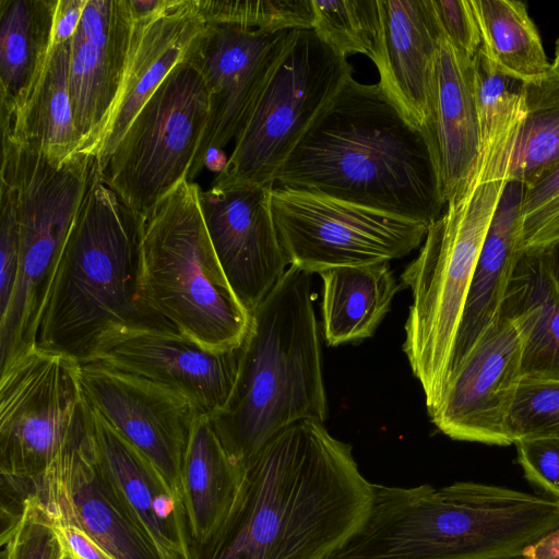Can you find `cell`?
I'll return each instance as SVG.
<instances>
[{
	"label": "cell",
	"instance_id": "8",
	"mask_svg": "<svg viewBox=\"0 0 559 559\" xmlns=\"http://www.w3.org/2000/svg\"><path fill=\"white\" fill-rule=\"evenodd\" d=\"M352 71L346 58L312 28L297 29L213 181L274 186L294 148Z\"/></svg>",
	"mask_w": 559,
	"mask_h": 559
},
{
	"label": "cell",
	"instance_id": "10",
	"mask_svg": "<svg viewBox=\"0 0 559 559\" xmlns=\"http://www.w3.org/2000/svg\"><path fill=\"white\" fill-rule=\"evenodd\" d=\"M207 116L204 79L185 59L143 105L100 166L103 180L145 219L163 198L188 179Z\"/></svg>",
	"mask_w": 559,
	"mask_h": 559
},
{
	"label": "cell",
	"instance_id": "16",
	"mask_svg": "<svg viewBox=\"0 0 559 559\" xmlns=\"http://www.w3.org/2000/svg\"><path fill=\"white\" fill-rule=\"evenodd\" d=\"M523 343L516 324L500 314L450 377L432 423L454 440L514 444L510 415L522 369Z\"/></svg>",
	"mask_w": 559,
	"mask_h": 559
},
{
	"label": "cell",
	"instance_id": "37",
	"mask_svg": "<svg viewBox=\"0 0 559 559\" xmlns=\"http://www.w3.org/2000/svg\"><path fill=\"white\" fill-rule=\"evenodd\" d=\"M514 444L526 479L559 501V435L523 438Z\"/></svg>",
	"mask_w": 559,
	"mask_h": 559
},
{
	"label": "cell",
	"instance_id": "28",
	"mask_svg": "<svg viewBox=\"0 0 559 559\" xmlns=\"http://www.w3.org/2000/svg\"><path fill=\"white\" fill-rule=\"evenodd\" d=\"M71 39L51 47L43 74L23 108L1 131L38 146L50 159L63 162L81 152L70 99Z\"/></svg>",
	"mask_w": 559,
	"mask_h": 559
},
{
	"label": "cell",
	"instance_id": "44",
	"mask_svg": "<svg viewBox=\"0 0 559 559\" xmlns=\"http://www.w3.org/2000/svg\"><path fill=\"white\" fill-rule=\"evenodd\" d=\"M537 248L540 249L550 278L559 290V239Z\"/></svg>",
	"mask_w": 559,
	"mask_h": 559
},
{
	"label": "cell",
	"instance_id": "14",
	"mask_svg": "<svg viewBox=\"0 0 559 559\" xmlns=\"http://www.w3.org/2000/svg\"><path fill=\"white\" fill-rule=\"evenodd\" d=\"M61 521L75 524L117 559H164L105 474L83 401L69 438L32 489Z\"/></svg>",
	"mask_w": 559,
	"mask_h": 559
},
{
	"label": "cell",
	"instance_id": "20",
	"mask_svg": "<svg viewBox=\"0 0 559 559\" xmlns=\"http://www.w3.org/2000/svg\"><path fill=\"white\" fill-rule=\"evenodd\" d=\"M425 134L448 204L463 194L473 177L480 154V133L473 59L455 49L442 32Z\"/></svg>",
	"mask_w": 559,
	"mask_h": 559
},
{
	"label": "cell",
	"instance_id": "31",
	"mask_svg": "<svg viewBox=\"0 0 559 559\" xmlns=\"http://www.w3.org/2000/svg\"><path fill=\"white\" fill-rule=\"evenodd\" d=\"M473 62L480 148L515 139L526 115V82L500 69L481 48Z\"/></svg>",
	"mask_w": 559,
	"mask_h": 559
},
{
	"label": "cell",
	"instance_id": "18",
	"mask_svg": "<svg viewBox=\"0 0 559 559\" xmlns=\"http://www.w3.org/2000/svg\"><path fill=\"white\" fill-rule=\"evenodd\" d=\"M134 20L128 0H87L71 38L70 99L81 152L98 155L123 81Z\"/></svg>",
	"mask_w": 559,
	"mask_h": 559
},
{
	"label": "cell",
	"instance_id": "7",
	"mask_svg": "<svg viewBox=\"0 0 559 559\" xmlns=\"http://www.w3.org/2000/svg\"><path fill=\"white\" fill-rule=\"evenodd\" d=\"M200 187L185 179L143 222L136 300L146 322L217 352L238 348L251 314L230 288L203 221Z\"/></svg>",
	"mask_w": 559,
	"mask_h": 559
},
{
	"label": "cell",
	"instance_id": "23",
	"mask_svg": "<svg viewBox=\"0 0 559 559\" xmlns=\"http://www.w3.org/2000/svg\"><path fill=\"white\" fill-rule=\"evenodd\" d=\"M524 192V183L508 180L500 195L469 285L450 361L449 379L500 316L509 282L525 250L522 238Z\"/></svg>",
	"mask_w": 559,
	"mask_h": 559
},
{
	"label": "cell",
	"instance_id": "35",
	"mask_svg": "<svg viewBox=\"0 0 559 559\" xmlns=\"http://www.w3.org/2000/svg\"><path fill=\"white\" fill-rule=\"evenodd\" d=\"M513 441L559 435V377L523 376L510 415Z\"/></svg>",
	"mask_w": 559,
	"mask_h": 559
},
{
	"label": "cell",
	"instance_id": "1",
	"mask_svg": "<svg viewBox=\"0 0 559 559\" xmlns=\"http://www.w3.org/2000/svg\"><path fill=\"white\" fill-rule=\"evenodd\" d=\"M238 496L189 559H329L365 524L373 483L322 421H297L245 465Z\"/></svg>",
	"mask_w": 559,
	"mask_h": 559
},
{
	"label": "cell",
	"instance_id": "36",
	"mask_svg": "<svg viewBox=\"0 0 559 559\" xmlns=\"http://www.w3.org/2000/svg\"><path fill=\"white\" fill-rule=\"evenodd\" d=\"M522 219L524 249L559 239V163L525 186Z\"/></svg>",
	"mask_w": 559,
	"mask_h": 559
},
{
	"label": "cell",
	"instance_id": "39",
	"mask_svg": "<svg viewBox=\"0 0 559 559\" xmlns=\"http://www.w3.org/2000/svg\"><path fill=\"white\" fill-rule=\"evenodd\" d=\"M444 37L464 56L473 59L481 48V34L471 0H431Z\"/></svg>",
	"mask_w": 559,
	"mask_h": 559
},
{
	"label": "cell",
	"instance_id": "24",
	"mask_svg": "<svg viewBox=\"0 0 559 559\" xmlns=\"http://www.w3.org/2000/svg\"><path fill=\"white\" fill-rule=\"evenodd\" d=\"M58 0H0V122L31 97L52 47Z\"/></svg>",
	"mask_w": 559,
	"mask_h": 559
},
{
	"label": "cell",
	"instance_id": "29",
	"mask_svg": "<svg viewBox=\"0 0 559 559\" xmlns=\"http://www.w3.org/2000/svg\"><path fill=\"white\" fill-rule=\"evenodd\" d=\"M483 51L503 71L525 82L551 69L525 4L516 0H471Z\"/></svg>",
	"mask_w": 559,
	"mask_h": 559
},
{
	"label": "cell",
	"instance_id": "40",
	"mask_svg": "<svg viewBox=\"0 0 559 559\" xmlns=\"http://www.w3.org/2000/svg\"><path fill=\"white\" fill-rule=\"evenodd\" d=\"M56 530L69 559H117L75 524L57 518Z\"/></svg>",
	"mask_w": 559,
	"mask_h": 559
},
{
	"label": "cell",
	"instance_id": "5",
	"mask_svg": "<svg viewBox=\"0 0 559 559\" xmlns=\"http://www.w3.org/2000/svg\"><path fill=\"white\" fill-rule=\"evenodd\" d=\"M509 157L480 152L473 177L428 229L424 246L401 275L413 302L403 350L420 382L428 413L440 403L478 254L508 182Z\"/></svg>",
	"mask_w": 559,
	"mask_h": 559
},
{
	"label": "cell",
	"instance_id": "26",
	"mask_svg": "<svg viewBox=\"0 0 559 559\" xmlns=\"http://www.w3.org/2000/svg\"><path fill=\"white\" fill-rule=\"evenodd\" d=\"M500 314L511 319L521 333L523 376L559 377V290L539 248L522 253Z\"/></svg>",
	"mask_w": 559,
	"mask_h": 559
},
{
	"label": "cell",
	"instance_id": "4",
	"mask_svg": "<svg viewBox=\"0 0 559 559\" xmlns=\"http://www.w3.org/2000/svg\"><path fill=\"white\" fill-rule=\"evenodd\" d=\"M250 314L233 391L209 415L242 466L284 428L328 416L311 274L290 265Z\"/></svg>",
	"mask_w": 559,
	"mask_h": 559
},
{
	"label": "cell",
	"instance_id": "3",
	"mask_svg": "<svg viewBox=\"0 0 559 559\" xmlns=\"http://www.w3.org/2000/svg\"><path fill=\"white\" fill-rule=\"evenodd\" d=\"M559 522V501L507 487L373 484L361 528L329 559H513Z\"/></svg>",
	"mask_w": 559,
	"mask_h": 559
},
{
	"label": "cell",
	"instance_id": "19",
	"mask_svg": "<svg viewBox=\"0 0 559 559\" xmlns=\"http://www.w3.org/2000/svg\"><path fill=\"white\" fill-rule=\"evenodd\" d=\"M88 411L97 459L132 515L164 559H189L191 540L181 499L143 453L90 405Z\"/></svg>",
	"mask_w": 559,
	"mask_h": 559
},
{
	"label": "cell",
	"instance_id": "27",
	"mask_svg": "<svg viewBox=\"0 0 559 559\" xmlns=\"http://www.w3.org/2000/svg\"><path fill=\"white\" fill-rule=\"evenodd\" d=\"M319 274L323 281V331L331 346L371 336L402 288L389 262L334 267Z\"/></svg>",
	"mask_w": 559,
	"mask_h": 559
},
{
	"label": "cell",
	"instance_id": "30",
	"mask_svg": "<svg viewBox=\"0 0 559 559\" xmlns=\"http://www.w3.org/2000/svg\"><path fill=\"white\" fill-rule=\"evenodd\" d=\"M525 104L508 180L530 186L559 163V75L550 69L544 76L526 82Z\"/></svg>",
	"mask_w": 559,
	"mask_h": 559
},
{
	"label": "cell",
	"instance_id": "9",
	"mask_svg": "<svg viewBox=\"0 0 559 559\" xmlns=\"http://www.w3.org/2000/svg\"><path fill=\"white\" fill-rule=\"evenodd\" d=\"M84 401L80 361L34 346L1 366V499L19 501L60 455Z\"/></svg>",
	"mask_w": 559,
	"mask_h": 559
},
{
	"label": "cell",
	"instance_id": "32",
	"mask_svg": "<svg viewBox=\"0 0 559 559\" xmlns=\"http://www.w3.org/2000/svg\"><path fill=\"white\" fill-rule=\"evenodd\" d=\"M312 29L343 57L362 53L379 64L382 20L378 0H311Z\"/></svg>",
	"mask_w": 559,
	"mask_h": 559
},
{
	"label": "cell",
	"instance_id": "2",
	"mask_svg": "<svg viewBox=\"0 0 559 559\" xmlns=\"http://www.w3.org/2000/svg\"><path fill=\"white\" fill-rule=\"evenodd\" d=\"M274 187L431 226L447 206L427 135L382 86L349 76L281 168Z\"/></svg>",
	"mask_w": 559,
	"mask_h": 559
},
{
	"label": "cell",
	"instance_id": "22",
	"mask_svg": "<svg viewBox=\"0 0 559 559\" xmlns=\"http://www.w3.org/2000/svg\"><path fill=\"white\" fill-rule=\"evenodd\" d=\"M204 27L190 0H176L165 12L134 21L122 85L98 153L100 166L143 105L169 72L186 59Z\"/></svg>",
	"mask_w": 559,
	"mask_h": 559
},
{
	"label": "cell",
	"instance_id": "41",
	"mask_svg": "<svg viewBox=\"0 0 559 559\" xmlns=\"http://www.w3.org/2000/svg\"><path fill=\"white\" fill-rule=\"evenodd\" d=\"M87 0H58L52 45L69 40L74 35Z\"/></svg>",
	"mask_w": 559,
	"mask_h": 559
},
{
	"label": "cell",
	"instance_id": "38",
	"mask_svg": "<svg viewBox=\"0 0 559 559\" xmlns=\"http://www.w3.org/2000/svg\"><path fill=\"white\" fill-rule=\"evenodd\" d=\"M0 316L9 308L20 267V231L15 197L12 189L0 181Z\"/></svg>",
	"mask_w": 559,
	"mask_h": 559
},
{
	"label": "cell",
	"instance_id": "33",
	"mask_svg": "<svg viewBox=\"0 0 559 559\" xmlns=\"http://www.w3.org/2000/svg\"><path fill=\"white\" fill-rule=\"evenodd\" d=\"M0 510V559H69L56 530V513L38 496Z\"/></svg>",
	"mask_w": 559,
	"mask_h": 559
},
{
	"label": "cell",
	"instance_id": "11",
	"mask_svg": "<svg viewBox=\"0 0 559 559\" xmlns=\"http://www.w3.org/2000/svg\"><path fill=\"white\" fill-rule=\"evenodd\" d=\"M272 212L289 265L310 274L400 259L429 225L338 199L274 187Z\"/></svg>",
	"mask_w": 559,
	"mask_h": 559
},
{
	"label": "cell",
	"instance_id": "46",
	"mask_svg": "<svg viewBox=\"0 0 559 559\" xmlns=\"http://www.w3.org/2000/svg\"><path fill=\"white\" fill-rule=\"evenodd\" d=\"M513 559H525V558H523V557L521 556V557H518V558H513Z\"/></svg>",
	"mask_w": 559,
	"mask_h": 559
},
{
	"label": "cell",
	"instance_id": "13",
	"mask_svg": "<svg viewBox=\"0 0 559 559\" xmlns=\"http://www.w3.org/2000/svg\"><path fill=\"white\" fill-rule=\"evenodd\" d=\"M239 347L212 350L168 326L134 321L106 329L83 362H97L158 383L186 397L200 414L211 416L233 391Z\"/></svg>",
	"mask_w": 559,
	"mask_h": 559
},
{
	"label": "cell",
	"instance_id": "17",
	"mask_svg": "<svg viewBox=\"0 0 559 559\" xmlns=\"http://www.w3.org/2000/svg\"><path fill=\"white\" fill-rule=\"evenodd\" d=\"M274 186L214 182L199 192L203 221L225 277L251 313L286 272L271 203Z\"/></svg>",
	"mask_w": 559,
	"mask_h": 559
},
{
	"label": "cell",
	"instance_id": "25",
	"mask_svg": "<svg viewBox=\"0 0 559 559\" xmlns=\"http://www.w3.org/2000/svg\"><path fill=\"white\" fill-rule=\"evenodd\" d=\"M245 467L223 445L209 415L195 418L181 472V500L191 543L202 542L222 523L241 487Z\"/></svg>",
	"mask_w": 559,
	"mask_h": 559
},
{
	"label": "cell",
	"instance_id": "21",
	"mask_svg": "<svg viewBox=\"0 0 559 559\" xmlns=\"http://www.w3.org/2000/svg\"><path fill=\"white\" fill-rule=\"evenodd\" d=\"M382 20L379 84L404 116L426 131L441 29L431 0H378Z\"/></svg>",
	"mask_w": 559,
	"mask_h": 559
},
{
	"label": "cell",
	"instance_id": "45",
	"mask_svg": "<svg viewBox=\"0 0 559 559\" xmlns=\"http://www.w3.org/2000/svg\"><path fill=\"white\" fill-rule=\"evenodd\" d=\"M551 71L559 75V38L556 43L555 58L554 62L551 63Z\"/></svg>",
	"mask_w": 559,
	"mask_h": 559
},
{
	"label": "cell",
	"instance_id": "6",
	"mask_svg": "<svg viewBox=\"0 0 559 559\" xmlns=\"http://www.w3.org/2000/svg\"><path fill=\"white\" fill-rule=\"evenodd\" d=\"M143 222L100 171L66 240L37 346L83 362L110 325L144 321L136 300Z\"/></svg>",
	"mask_w": 559,
	"mask_h": 559
},
{
	"label": "cell",
	"instance_id": "43",
	"mask_svg": "<svg viewBox=\"0 0 559 559\" xmlns=\"http://www.w3.org/2000/svg\"><path fill=\"white\" fill-rule=\"evenodd\" d=\"M175 1L176 0H128L134 21L152 19L169 9Z\"/></svg>",
	"mask_w": 559,
	"mask_h": 559
},
{
	"label": "cell",
	"instance_id": "42",
	"mask_svg": "<svg viewBox=\"0 0 559 559\" xmlns=\"http://www.w3.org/2000/svg\"><path fill=\"white\" fill-rule=\"evenodd\" d=\"M522 557L525 559H559V522L547 534L528 546Z\"/></svg>",
	"mask_w": 559,
	"mask_h": 559
},
{
	"label": "cell",
	"instance_id": "34",
	"mask_svg": "<svg viewBox=\"0 0 559 559\" xmlns=\"http://www.w3.org/2000/svg\"><path fill=\"white\" fill-rule=\"evenodd\" d=\"M205 24L251 29L312 28L311 0H190Z\"/></svg>",
	"mask_w": 559,
	"mask_h": 559
},
{
	"label": "cell",
	"instance_id": "12",
	"mask_svg": "<svg viewBox=\"0 0 559 559\" xmlns=\"http://www.w3.org/2000/svg\"><path fill=\"white\" fill-rule=\"evenodd\" d=\"M296 32L205 24L193 40L186 60L204 79L209 116L188 180L204 168L207 152L223 150L241 132Z\"/></svg>",
	"mask_w": 559,
	"mask_h": 559
},
{
	"label": "cell",
	"instance_id": "15",
	"mask_svg": "<svg viewBox=\"0 0 559 559\" xmlns=\"http://www.w3.org/2000/svg\"><path fill=\"white\" fill-rule=\"evenodd\" d=\"M80 382L85 402L155 465L181 499L183 457L200 414L195 407L166 386L97 362H80Z\"/></svg>",
	"mask_w": 559,
	"mask_h": 559
}]
</instances>
